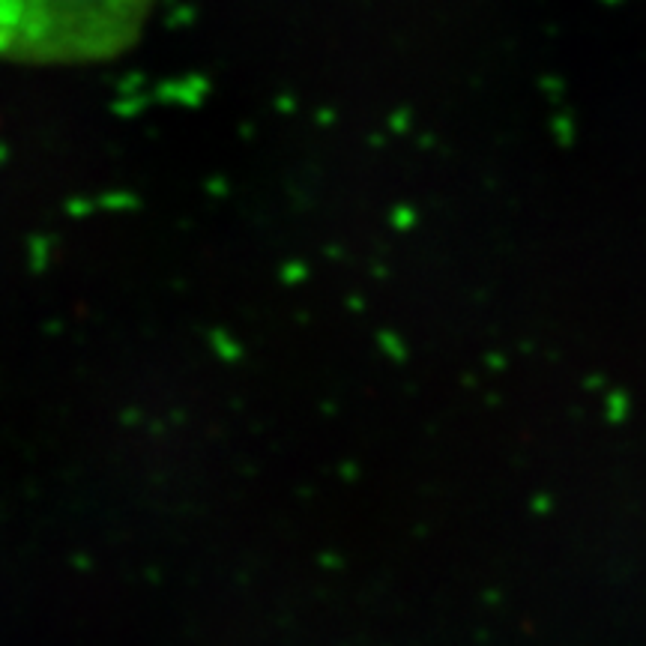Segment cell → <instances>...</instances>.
Returning <instances> with one entry per match:
<instances>
[{
  "instance_id": "1",
  "label": "cell",
  "mask_w": 646,
  "mask_h": 646,
  "mask_svg": "<svg viewBox=\"0 0 646 646\" xmlns=\"http://www.w3.org/2000/svg\"><path fill=\"white\" fill-rule=\"evenodd\" d=\"M156 0H0V60L81 66L123 54Z\"/></svg>"
}]
</instances>
